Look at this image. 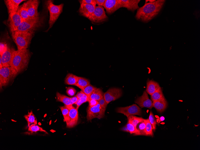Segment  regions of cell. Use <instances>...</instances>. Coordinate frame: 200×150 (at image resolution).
I'll return each mask as SVG.
<instances>
[{
    "mask_svg": "<svg viewBox=\"0 0 200 150\" xmlns=\"http://www.w3.org/2000/svg\"><path fill=\"white\" fill-rule=\"evenodd\" d=\"M164 0H156L149 2L138 8L135 15L136 18L144 22H148L158 14L165 1Z\"/></svg>",
    "mask_w": 200,
    "mask_h": 150,
    "instance_id": "cell-1",
    "label": "cell"
},
{
    "mask_svg": "<svg viewBox=\"0 0 200 150\" xmlns=\"http://www.w3.org/2000/svg\"><path fill=\"white\" fill-rule=\"evenodd\" d=\"M30 53L27 49L14 50L13 53L10 66L14 68L18 73L23 71L27 66Z\"/></svg>",
    "mask_w": 200,
    "mask_h": 150,
    "instance_id": "cell-2",
    "label": "cell"
},
{
    "mask_svg": "<svg viewBox=\"0 0 200 150\" xmlns=\"http://www.w3.org/2000/svg\"><path fill=\"white\" fill-rule=\"evenodd\" d=\"M11 33L12 38L18 50L27 49L34 34V33L28 32L19 31H16Z\"/></svg>",
    "mask_w": 200,
    "mask_h": 150,
    "instance_id": "cell-3",
    "label": "cell"
},
{
    "mask_svg": "<svg viewBox=\"0 0 200 150\" xmlns=\"http://www.w3.org/2000/svg\"><path fill=\"white\" fill-rule=\"evenodd\" d=\"M43 22V17L39 16L23 20L16 31H27L34 33L35 31L40 27Z\"/></svg>",
    "mask_w": 200,
    "mask_h": 150,
    "instance_id": "cell-4",
    "label": "cell"
},
{
    "mask_svg": "<svg viewBox=\"0 0 200 150\" xmlns=\"http://www.w3.org/2000/svg\"><path fill=\"white\" fill-rule=\"evenodd\" d=\"M46 5L49 12V27L46 31L51 28L59 17L63 11V4L56 5L53 4L52 0H49L46 1Z\"/></svg>",
    "mask_w": 200,
    "mask_h": 150,
    "instance_id": "cell-5",
    "label": "cell"
},
{
    "mask_svg": "<svg viewBox=\"0 0 200 150\" xmlns=\"http://www.w3.org/2000/svg\"><path fill=\"white\" fill-rule=\"evenodd\" d=\"M18 73L16 71L10 66L0 69V88L7 85Z\"/></svg>",
    "mask_w": 200,
    "mask_h": 150,
    "instance_id": "cell-6",
    "label": "cell"
},
{
    "mask_svg": "<svg viewBox=\"0 0 200 150\" xmlns=\"http://www.w3.org/2000/svg\"><path fill=\"white\" fill-rule=\"evenodd\" d=\"M105 110L99 103L94 106H88L87 110V120L91 121L95 118L99 119L103 118L104 116Z\"/></svg>",
    "mask_w": 200,
    "mask_h": 150,
    "instance_id": "cell-7",
    "label": "cell"
},
{
    "mask_svg": "<svg viewBox=\"0 0 200 150\" xmlns=\"http://www.w3.org/2000/svg\"><path fill=\"white\" fill-rule=\"evenodd\" d=\"M107 18L104 8L98 6L95 7L93 13L88 19L93 23H99L105 21Z\"/></svg>",
    "mask_w": 200,
    "mask_h": 150,
    "instance_id": "cell-8",
    "label": "cell"
},
{
    "mask_svg": "<svg viewBox=\"0 0 200 150\" xmlns=\"http://www.w3.org/2000/svg\"><path fill=\"white\" fill-rule=\"evenodd\" d=\"M22 21L18 11L9 14L7 23L10 32L16 31Z\"/></svg>",
    "mask_w": 200,
    "mask_h": 150,
    "instance_id": "cell-9",
    "label": "cell"
},
{
    "mask_svg": "<svg viewBox=\"0 0 200 150\" xmlns=\"http://www.w3.org/2000/svg\"><path fill=\"white\" fill-rule=\"evenodd\" d=\"M65 105L69 110L68 119L66 122V127L69 128H73L78 123V110L73 106L72 104Z\"/></svg>",
    "mask_w": 200,
    "mask_h": 150,
    "instance_id": "cell-10",
    "label": "cell"
},
{
    "mask_svg": "<svg viewBox=\"0 0 200 150\" xmlns=\"http://www.w3.org/2000/svg\"><path fill=\"white\" fill-rule=\"evenodd\" d=\"M116 112L123 114L127 117L131 115H141V110L135 104L125 107L117 108Z\"/></svg>",
    "mask_w": 200,
    "mask_h": 150,
    "instance_id": "cell-11",
    "label": "cell"
},
{
    "mask_svg": "<svg viewBox=\"0 0 200 150\" xmlns=\"http://www.w3.org/2000/svg\"><path fill=\"white\" fill-rule=\"evenodd\" d=\"M122 94V90L120 88H111L104 93L103 97L107 104L114 101L120 98Z\"/></svg>",
    "mask_w": 200,
    "mask_h": 150,
    "instance_id": "cell-12",
    "label": "cell"
},
{
    "mask_svg": "<svg viewBox=\"0 0 200 150\" xmlns=\"http://www.w3.org/2000/svg\"><path fill=\"white\" fill-rule=\"evenodd\" d=\"M25 3L29 18H35L39 16L38 12L39 1L29 0Z\"/></svg>",
    "mask_w": 200,
    "mask_h": 150,
    "instance_id": "cell-13",
    "label": "cell"
},
{
    "mask_svg": "<svg viewBox=\"0 0 200 150\" xmlns=\"http://www.w3.org/2000/svg\"><path fill=\"white\" fill-rule=\"evenodd\" d=\"M141 108L147 107L150 109L153 107V102L148 97L147 93L145 91L143 95L138 97L135 101Z\"/></svg>",
    "mask_w": 200,
    "mask_h": 150,
    "instance_id": "cell-14",
    "label": "cell"
},
{
    "mask_svg": "<svg viewBox=\"0 0 200 150\" xmlns=\"http://www.w3.org/2000/svg\"><path fill=\"white\" fill-rule=\"evenodd\" d=\"M104 7L108 14H111L121 7L120 0H106Z\"/></svg>",
    "mask_w": 200,
    "mask_h": 150,
    "instance_id": "cell-15",
    "label": "cell"
},
{
    "mask_svg": "<svg viewBox=\"0 0 200 150\" xmlns=\"http://www.w3.org/2000/svg\"><path fill=\"white\" fill-rule=\"evenodd\" d=\"M14 50V49L8 46L7 48L0 54V58L3 67L10 66L12 54Z\"/></svg>",
    "mask_w": 200,
    "mask_h": 150,
    "instance_id": "cell-16",
    "label": "cell"
},
{
    "mask_svg": "<svg viewBox=\"0 0 200 150\" xmlns=\"http://www.w3.org/2000/svg\"><path fill=\"white\" fill-rule=\"evenodd\" d=\"M95 7L90 4H81L79 12L81 15L88 19L93 13Z\"/></svg>",
    "mask_w": 200,
    "mask_h": 150,
    "instance_id": "cell-17",
    "label": "cell"
},
{
    "mask_svg": "<svg viewBox=\"0 0 200 150\" xmlns=\"http://www.w3.org/2000/svg\"><path fill=\"white\" fill-rule=\"evenodd\" d=\"M5 4L7 8L8 14L17 12L19 9V4L24 0H5Z\"/></svg>",
    "mask_w": 200,
    "mask_h": 150,
    "instance_id": "cell-18",
    "label": "cell"
},
{
    "mask_svg": "<svg viewBox=\"0 0 200 150\" xmlns=\"http://www.w3.org/2000/svg\"><path fill=\"white\" fill-rule=\"evenodd\" d=\"M140 0H120L121 7H125L133 12L139 8L138 5Z\"/></svg>",
    "mask_w": 200,
    "mask_h": 150,
    "instance_id": "cell-19",
    "label": "cell"
},
{
    "mask_svg": "<svg viewBox=\"0 0 200 150\" xmlns=\"http://www.w3.org/2000/svg\"><path fill=\"white\" fill-rule=\"evenodd\" d=\"M160 87L158 83L153 80H149L147 82L146 91L151 95Z\"/></svg>",
    "mask_w": 200,
    "mask_h": 150,
    "instance_id": "cell-20",
    "label": "cell"
},
{
    "mask_svg": "<svg viewBox=\"0 0 200 150\" xmlns=\"http://www.w3.org/2000/svg\"><path fill=\"white\" fill-rule=\"evenodd\" d=\"M153 107L158 112L162 113L166 108L167 103L166 99L152 101Z\"/></svg>",
    "mask_w": 200,
    "mask_h": 150,
    "instance_id": "cell-21",
    "label": "cell"
},
{
    "mask_svg": "<svg viewBox=\"0 0 200 150\" xmlns=\"http://www.w3.org/2000/svg\"><path fill=\"white\" fill-rule=\"evenodd\" d=\"M56 96L57 101L62 102L66 105H72L73 104L71 100L70 97L62 94L58 92H57Z\"/></svg>",
    "mask_w": 200,
    "mask_h": 150,
    "instance_id": "cell-22",
    "label": "cell"
},
{
    "mask_svg": "<svg viewBox=\"0 0 200 150\" xmlns=\"http://www.w3.org/2000/svg\"><path fill=\"white\" fill-rule=\"evenodd\" d=\"M78 79V76L71 73H68L65 78V83L66 84L75 86Z\"/></svg>",
    "mask_w": 200,
    "mask_h": 150,
    "instance_id": "cell-23",
    "label": "cell"
},
{
    "mask_svg": "<svg viewBox=\"0 0 200 150\" xmlns=\"http://www.w3.org/2000/svg\"><path fill=\"white\" fill-rule=\"evenodd\" d=\"M18 12L23 20L29 18L25 3L19 6Z\"/></svg>",
    "mask_w": 200,
    "mask_h": 150,
    "instance_id": "cell-24",
    "label": "cell"
},
{
    "mask_svg": "<svg viewBox=\"0 0 200 150\" xmlns=\"http://www.w3.org/2000/svg\"><path fill=\"white\" fill-rule=\"evenodd\" d=\"M104 93L102 90L100 88H97L90 95L89 99H94L98 101L103 97Z\"/></svg>",
    "mask_w": 200,
    "mask_h": 150,
    "instance_id": "cell-25",
    "label": "cell"
},
{
    "mask_svg": "<svg viewBox=\"0 0 200 150\" xmlns=\"http://www.w3.org/2000/svg\"><path fill=\"white\" fill-rule=\"evenodd\" d=\"M151 98L152 101L165 99L161 87L151 95Z\"/></svg>",
    "mask_w": 200,
    "mask_h": 150,
    "instance_id": "cell-26",
    "label": "cell"
},
{
    "mask_svg": "<svg viewBox=\"0 0 200 150\" xmlns=\"http://www.w3.org/2000/svg\"><path fill=\"white\" fill-rule=\"evenodd\" d=\"M24 117L27 122L28 127L32 124H37V119L32 111L28 112V114L25 115Z\"/></svg>",
    "mask_w": 200,
    "mask_h": 150,
    "instance_id": "cell-27",
    "label": "cell"
},
{
    "mask_svg": "<svg viewBox=\"0 0 200 150\" xmlns=\"http://www.w3.org/2000/svg\"><path fill=\"white\" fill-rule=\"evenodd\" d=\"M90 84V82L89 80L84 78L78 77V81L75 86L81 90Z\"/></svg>",
    "mask_w": 200,
    "mask_h": 150,
    "instance_id": "cell-28",
    "label": "cell"
},
{
    "mask_svg": "<svg viewBox=\"0 0 200 150\" xmlns=\"http://www.w3.org/2000/svg\"><path fill=\"white\" fill-rule=\"evenodd\" d=\"M127 117L128 122L132 124L136 127L139 123L144 119L142 117H138L134 115L129 116Z\"/></svg>",
    "mask_w": 200,
    "mask_h": 150,
    "instance_id": "cell-29",
    "label": "cell"
},
{
    "mask_svg": "<svg viewBox=\"0 0 200 150\" xmlns=\"http://www.w3.org/2000/svg\"><path fill=\"white\" fill-rule=\"evenodd\" d=\"M146 123L145 119L139 123L136 126L137 130L139 132L140 135L145 136Z\"/></svg>",
    "mask_w": 200,
    "mask_h": 150,
    "instance_id": "cell-30",
    "label": "cell"
},
{
    "mask_svg": "<svg viewBox=\"0 0 200 150\" xmlns=\"http://www.w3.org/2000/svg\"><path fill=\"white\" fill-rule=\"evenodd\" d=\"M145 121L146 123L145 136L153 137V128L149 119H145Z\"/></svg>",
    "mask_w": 200,
    "mask_h": 150,
    "instance_id": "cell-31",
    "label": "cell"
},
{
    "mask_svg": "<svg viewBox=\"0 0 200 150\" xmlns=\"http://www.w3.org/2000/svg\"><path fill=\"white\" fill-rule=\"evenodd\" d=\"M97 88L90 84L81 90L89 97L90 95Z\"/></svg>",
    "mask_w": 200,
    "mask_h": 150,
    "instance_id": "cell-32",
    "label": "cell"
},
{
    "mask_svg": "<svg viewBox=\"0 0 200 150\" xmlns=\"http://www.w3.org/2000/svg\"><path fill=\"white\" fill-rule=\"evenodd\" d=\"M129 132L131 134H134L135 135H140V133L135 127L132 124L128 122L126 125Z\"/></svg>",
    "mask_w": 200,
    "mask_h": 150,
    "instance_id": "cell-33",
    "label": "cell"
},
{
    "mask_svg": "<svg viewBox=\"0 0 200 150\" xmlns=\"http://www.w3.org/2000/svg\"><path fill=\"white\" fill-rule=\"evenodd\" d=\"M28 131L32 133L40 131L44 132L48 134L47 132L45 130L43 129L42 128L37 125L35 124H32L29 126Z\"/></svg>",
    "mask_w": 200,
    "mask_h": 150,
    "instance_id": "cell-34",
    "label": "cell"
},
{
    "mask_svg": "<svg viewBox=\"0 0 200 150\" xmlns=\"http://www.w3.org/2000/svg\"><path fill=\"white\" fill-rule=\"evenodd\" d=\"M60 108L64 120L66 122L67 121L69 117V110L65 105L64 106L60 107Z\"/></svg>",
    "mask_w": 200,
    "mask_h": 150,
    "instance_id": "cell-35",
    "label": "cell"
},
{
    "mask_svg": "<svg viewBox=\"0 0 200 150\" xmlns=\"http://www.w3.org/2000/svg\"><path fill=\"white\" fill-rule=\"evenodd\" d=\"M149 119L151 125L153 130L154 131L156 130V122L154 115L151 111L150 112Z\"/></svg>",
    "mask_w": 200,
    "mask_h": 150,
    "instance_id": "cell-36",
    "label": "cell"
},
{
    "mask_svg": "<svg viewBox=\"0 0 200 150\" xmlns=\"http://www.w3.org/2000/svg\"><path fill=\"white\" fill-rule=\"evenodd\" d=\"M89 98L84 97L80 98L78 99L77 101L75 103L77 105L76 109L78 110L80 106L83 103L88 101Z\"/></svg>",
    "mask_w": 200,
    "mask_h": 150,
    "instance_id": "cell-37",
    "label": "cell"
},
{
    "mask_svg": "<svg viewBox=\"0 0 200 150\" xmlns=\"http://www.w3.org/2000/svg\"><path fill=\"white\" fill-rule=\"evenodd\" d=\"M76 92V90L73 87H69L67 88L66 93L67 95L70 96H74Z\"/></svg>",
    "mask_w": 200,
    "mask_h": 150,
    "instance_id": "cell-38",
    "label": "cell"
},
{
    "mask_svg": "<svg viewBox=\"0 0 200 150\" xmlns=\"http://www.w3.org/2000/svg\"><path fill=\"white\" fill-rule=\"evenodd\" d=\"M80 4L84 3L92 4L95 7L96 6V0H79Z\"/></svg>",
    "mask_w": 200,
    "mask_h": 150,
    "instance_id": "cell-39",
    "label": "cell"
},
{
    "mask_svg": "<svg viewBox=\"0 0 200 150\" xmlns=\"http://www.w3.org/2000/svg\"><path fill=\"white\" fill-rule=\"evenodd\" d=\"M98 102L99 104L102 108L106 109V108L108 104L105 100L104 97L98 101Z\"/></svg>",
    "mask_w": 200,
    "mask_h": 150,
    "instance_id": "cell-40",
    "label": "cell"
},
{
    "mask_svg": "<svg viewBox=\"0 0 200 150\" xmlns=\"http://www.w3.org/2000/svg\"><path fill=\"white\" fill-rule=\"evenodd\" d=\"M88 102V106L90 107L96 106L99 103L98 101L94 99H89Z\"/></svg>",
    "mask_w": 200,
    "mask_h": 150,
    "instance_id": "cell-41",
    "label": "cell"
},
{
    "mask_svg": "<svg viewBox=\"0 0 200 150\" xmlns=\"http://www.w3.org/2000/svg\"><path fill=\"white\" fill-rule=\"evenodd\" d=\"M76 96H77L78 99L82 97L89 98V97L85 93H84L81 90L78 92Z\"/></svg>",
    "mask_w": 200,
    "mask_h": 150,
    "instance_id": "cell-42",
    "label": "cell"
},
{
    "mask_svg": "<svg viewBox=\"0 0 200 150\" xmlns=\"http://www.w3.org/2000/svg\"><path fill=\"white\" fill-rule=\"evenodd\" d=\"M106 0H96L98 6L104 7Z\"/></svg>",
    "mask_w": 200,
    "mask_h": 150,
    "instance_id": "cell-43",
    "label": "cell"
},
{
    "mask_svg": "<svg viewBox=\"0 0 200 150\" xmlns=\"http://www.w3.org/2000/svg\"><path fill=\"white\" fill-rule=\"evenodd\" d=\"M70 99L73 104H75L78 99L76 96L72 97H70Z\"/></svg>",
    "mask_w": 200,
    "mask_h": 150,
    "instance_id": "cell-44",
    "label": "cell"
},
{
    "mask_svg": "<svg viewBox=\"0 0 200 150\" xmlns=\"http://www.w3.org/2000/svg\"><path fill=\"white\" fill-rule=\"evenodd\" d=\"M121 130L122 131L127 132H129V131H128V128L125 125V126H123L122 127L121 129Z\"/></svg>",
    "mask_w": 200,
    "mask_h": 150,
    "instance_id": "cell-45",
    "label": "cell"
},
{
    "mask_svg": "<svg viewBox=\"0 0 200 150\" xmlns=\"http://www.w3.org/2000/svg\"><path fill=\"white\" fill-rule=\"evenodd\" d=\"M155 0H145V4H146L148 2H153L155 1Z\"/></svg>",
    "mask_w": 200,
    "mask_h": 150,
    "instance_id": "cell-46",
    "label": "cell"
},
{
    "mask_svg": "<svg viewBox=\"0 0 200 150\" xmlns=\"http://www.w3.org/2000/svg\"><path fill=\"white\" fill-rule=\"evenodd\" d=\"M160 121H163L165 119V118L163 116H161L160 117Z\"/></svg>",
    "mask_w": 200,
    "mask_h": 150,
    "instance_id": "cell-47",
    "label": "cell"
}]
</instances>
